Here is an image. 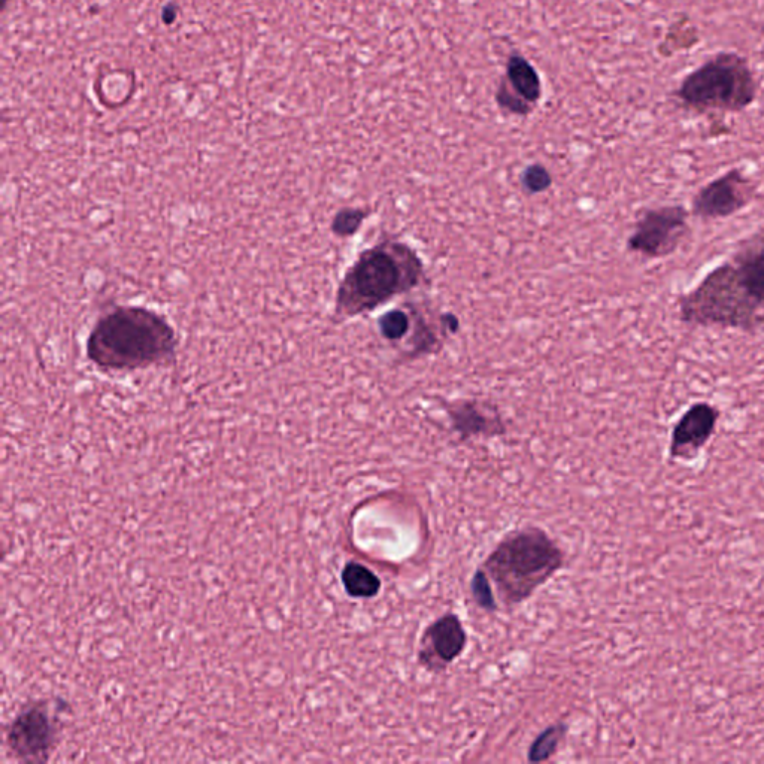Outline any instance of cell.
Here are the masks:
<instances>
[{
	"mask_svg": "<svg viewBox=\"0 0 764 764\" xmlns=\"http://www.w3.org/2000/svg\"><path fill=\"white\" fill-rule=\"evenodd\" d=\"M679 99L699 111H742L757 96V81L747 59L720 53L682 80Z\"/></svg>",
	"mask_w": 764,
	"mask_h": 764,
	"instance_id": "obj_5",
	"label": "cell"
},
{
	"mask_svg": "<svg viewBox=\"0 0 764 764\" xmlns=\"http://www.w3.org/2000/svg\"><path fill=\"white\" fill-rule=\"evenodd\" d=\"M409 311L412 314V330L409 335L411 341L406 351V360H417L430 354H438L447 336L441 324L438 327L433 326L417 306H409Z\"/></svg>",
	"mask_w": 764,
	"mask_h": 764,
	"instance_id": "obj_12",
	"label": "cell"
},
{
	"mask_svg": "<svg viewBox=\"0 0 764 764\" xmlns=\"http://www.w3.org/2000/svg\"><path fill=\"white\" fill-rule=\"evenodd\" d=\"M427 641L442 663H451L465 650L466 633L456 615H445L427 630Z\"/></svg>",
	"mask_w": 764,
	"mask_h": 764,
	"instance_id": "obj_11",
	"label": "cell"
},
{
	"mask_svg": "<svg viewBox=\"0 0 764 764\" xmlns=\"http://www.w3.org/2000/svg\"><path fill=\"white\" fill-rule=\"evenodd\" d=\"M565 733V726H553L550 727V729L545 730V732L536 739L532 748H530V762L538 763L550 759V757L556 753L557 747H559L560 741H562Z\"/></svg>",
	"mask_w": 764,
	"mask_h": 764,
	"instance_id": "obj_17",
	"label": "cell"
},
{
	"mask_svg": "<svg viewBox=\"0 0 764 764\" xmlns=\"http://www.w3.org/2000/svg\"><path fill=\"white\" fill-rule=\"evenodd\" d=\"M447 414L451 426L462 436H497L505 433V423L497 408L475 399H459L448 403Z\"/></svg>",
	"mask_w": 764,
	"mask_h": 764,
	"instance_id": "obj_10",
	"label": "cell"
},
{
	"mask_svg": "<svg viewBox=\"0 0 764 764\" xmlns=\"http://www.w3.org/2000/svg\"><path fill=\"white\" fill-rule=\"evenodd\" d=\"M521 189L530 196L545 193L553 186V175L541 163L526 166L520 174Z\"/></svg>",
	"mask_w": 764,
	"mask_h": 764,
	"instance_id": "obj_16",
	"label": "cell"
},
{
	"mask_svg": "<svg viewBox=\"0 0 764 764\" xmlns=\"http://www.w3.org/2000/svg\"><path fill=\"white\" fill-rule=\"evenodd\" d=\"M439 321H441L442 329L445 330L447 335H456V333L460 332V318L456 314L444 312L439 317Z\"/></svg>",
	"mask_w": 764,
	"mask_h": 764,
	"instance_id": "obj_19",
	"label": "cell"
},
{
	"mask_svg": "<svg viewBox=\"0 0 764 764\" xmlns=\"http://www.w3.org/2000/svg\"><path fill=\"white\" fill-rule=\"evenodd\" d=\"M177 330L144 306H118L102 315L86 342L87 359L103 372H133L177 356Z\"/></svg>",
	"mask_w": 764,
	"mask_h": 764,
	"instance_id": "obj_2",
	"label": "cell"
},
{
	"mask_svg": "<svg viewBox=\"0 0 764 764\" xmlns=\"http://www.w3.org/2000/svg\"><path fill=\"white\" fill-rule=\"evenodd\" d=\"M369 215H371L369 209L353 208V206L341 208L333 215L330 230H332L336 238H351V236L359 233L365 221L368 220Z\"/></svg>",
	"mask_w": 764,
	"mask_h": 764,
	"instance_id": "obj_15",
	"label": "cell"
},
{
	"mask_svg": "<svg viewBox=\"0 0 764 764\" xmlns=\"http://www.w3.org/2000/svg\"><path fill=\"white\" fill-rule=\"evenodd\" d=\"M426 283L429 277L418 251L406 242L384 239L362 251L345 272L336 290L335 317L371 314Z\"/></svg>",
	"mask_w": 764,
	"mask_h": 764,
	"instance_id": "obj_3",
	"label": "cell"
},
{
	"mask_svg": "<svg viewBox=\"0 0 764 764\" xmlns=\"http://www.w3.org/2000/svg\"><path fill=\"white\" fill-rule=\"evenodd\" d=\"M54 741L50 718L38 708L27 709L18 715L8 733V744L15 756L26 762L47 759Z\"/></svg>",
	"mask_w": 764,
	"mask_h": 764,
	"instance_id": "obj_9",
	"label": "cell"
},
{
	"mask_svg": "<svg viewBox=\"0 0 764 764\" xmlns=\"http://www.w3.org/2000/svg\"><path fill=\"white\" fill-rule=\"evenodd\" d=\"M756 196L753 181L741 171L730 169L703 186L691 200V212L700 220H721L744 211Z\"/></svg>",
	"mask_w": 764,
	"mask_h": 764,
	"instance_id": "obj_7",
	"label": "cell"
},
{
	"mask_svg": "<svg viewBox=\"0 0 764 764\" xmlns=\"http://www.w3.org/2000/svg\"><path fill=\"white\" fill-rule=\"evenodd\" d=\"M678 311L688 326L764 333V232L682 294Z\"/></svg>",
	"mask_w": 764,
	"mask_h": 764,
	"instance_id": "obj_1",
	"label": "cell"
},
{
	"mask_svg": "<svg viewBox=\"0 0 764 764\" xmlns=\"http://www.w3.org/2000/svg\"><path fill=\"white\" fill-rule=\"evenodd\" d=\"M378 332L384 341L399 344L409 338L412 330L411 311L393 308L384 312L377 320Z\"/></svg>",
	"mask_w": 764,
	"mask_h": 764,
	"instance_id": "obj_14",
	"label": "cell"
},
{
	"mask_svg": "<svg viewBox=\"0 0 764 764\" xmlns=\"http://www.w3.org/2000/svg\"><path fill=\"white\" fill-rule=\"evenodd\" d=\"M560 565L562 553L556 544L542 530L527 529L509 535L491 554L487 569L503 599L518 603L544 584Z\"/></svg>",
	"mask_w": 764,
	"mask_h": 764,
	"instance_id": "obj_4",
	"label": "cell"
},
{
	"mask_svg": "<svg viewBox=\"0 0 764 764\" xmlns=\"http://www.w3.org/2000/svg\"><path fill=\"white\" fill-rule=\"evenodd\" d=\"M690 212L682 205L644 209L627 238V250L647 259H665L681 247L690 232Z\"/></svg>",
	"mask_w": 764,
	"mask_h": 764,
	"instance_id": "obj_6",
	"label": "cell"
},
{
	"mask_svg": "<svg viewBox=\"0 0 764 764\" xmlns=\"http://www.w3.org/2000/svg\"><path fill=\"white\" fill-rule=\"evenodd\" d=\"M472 590H474L475 600H477L479 606L488 609V611H493L496 608L493 591H491L485 573L477 572V575L474 576V581H472Z\"/></svg>",
	"mask_w": 764,
	"mask_h": 764,
	"instance_id": "obj_18",
	"label": "cell"
},
{
	"mask_svg": "<svg viewBox=\"0 0 764 764\" xmlns=\"http://www.w3.org/2000/svg\"><path fill=\"white\" fill-rule=\"evenodd\" d=\"M342 584L350 596L359 599L377 596L381 581L374 572L359 563H348L342 571Z\"/></svg>",
	"mask_w": 764,
	"mask_h": 764,
	"instance_id": "obj_13",
	"label": "cell"
},
{
	"mask_svg": "<svg viewBox=\"0 0 764 764\" xmlns=\"http://www.w3.org/2000/svg\"><path fill=\"white\" fill-rule=\"evenodd\" d=\"M720 411L708 402H696L676 421L670 435L672 459L691 460L711 441Z\"/></svg>",
	"mask_w": 764,
	"mask_h": 764,
	"instance_id": "obj_8",
	"label": "cell"
}]
</instances>
